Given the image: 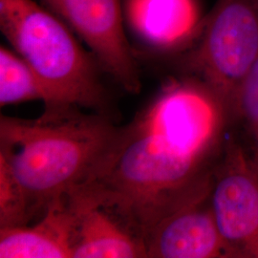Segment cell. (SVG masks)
I'll use <instances>...</instances> for the list:
<instances>
[{"mask_svg":"<svg viewBox=\"0 0 258 258\" xmlns=\"http://www.w3.org/2000/svg\"><path fill=\"white\" fill-rule=\"evenodd\" d=\"M227 109L195 77L173 80L118 128L83 184L102 194L142 233L212 184L210 168Z\"/></svg>","mask_w":258,"mask_h":258,"instance_id":"obj_1","label":"cell"},{"mask_svg":"<svg viewBox=\"0 0 258 258\" xmlns=\"http://www.w3.org/2000/svg\"><path fill=\"white\" fill-rule=\"evenodd\" d=\"M80 108L45 107L34 120L0 118V159L26 194L33 219L87 181L118 131L102 113Z\"/></svg>","mask_w":258,"mask_h":258,"instance_id":"obj_2","label":"cell"},{"mask_svg":"<svg viewBox=\"0 0 258 258\" xmlns=\"http://www.w3.org/2000/svg\"><path fill=\"white\" fill-rule=\"evenodd\" d=\"M0 29L46 88L45 107L103 109L106 92L101 65L52 11L34 0H0Z\"/></svg>","mask_w":258,"mask_h":258,"instance_id":"obj_3","label":"cell"},{"mask_svg":"<svg viewBox=\"0 0 258 258\" xmlns=\"http://www.w3.org/2000/svg\"><path fill=\"white\" fill-rule=\"evenodd\" d=\"M185 65L233 110L240 86L258 58V0H217Z\"/></svg>","mask_w":258,"mask_h":258,"instance_id":"obj_4","label":"cell"},{"mask_svg":"<svg viewBox=\"0 0 258 258\" xmlns=\"http://www.w3.org/2000/svg\"><path fill=\"white\" fill-rule=\"evenodd\" d=\"M90 48L102 69L130 93L141 83L124 30V0H40Z\"/></svg>","mask_w":258,"mask_h":258,"instance_id":"obj_5","label":"cell"},{"mask_svg":"<svg viewBox=\"0 0 258 258\" xmlns=\"http://www.w3.org/2000/svg\"><path fill=\"white\" fill-rule=\"evenodd\" d=\"M210 207L217 228L236 258H258V173L235 146L212 174Z\"/></svg>","mask_w":258,"mask_h":258,"instance_id":"obj_6","label":"cell"},{"mask_svg":"<svg viewBox=\"0 0 258 258\" xmlns=\"http://www.w3.org/2000/svg\"><path fill=\"white\" fill-rule=\"evenodd\" d=\"M69 196L75 215L72 258L147 257L142 233L102 194L83 184Z\"/></svg>","mask_w":258,"mask_h":258,"instance_id":"obj_7","label":"cell"},{"mask_svg":"<svg viewBox=\"0 0 258 258\" xmlns=\"http://www.w3.org/2000/svg\"><path fill=\"white\" fill-rule=\"evenodd\" d=\"M208 188L166 214L145 240L147 257L236 258L210 207Z\"/></svg>","mask_w":258,"mask_h":258,"instance_id":"obj_8","label":"cell"},{"mask_svg":"<svg viewBox=\"0 0 258 258\" xmlns=\"http://www.w3.org/2000/svg\"><path fill=\"white\" fill-rule=\"evenodd\" d=\"M123 13L133 36L162 54L189 49L205 19L197 0H124Z\"/></svg>","mask_w":258,"mask_h":258,"instance_id":"obj_9","label":"cell"},{"mask_svg":"<svg viewBox=\"0 0 258 258\" xmlns=\"http://www.w3.org/2000/svg\"><path fill=\"white\" fill-rule=\"evenodd\" d=\"M75 215L69 192L48 204L33 225L0 229V258H72Z\"/></svg>","mask_w":258,"mask_h":258,"instance_id":"obj_10","label":"cell"},{"mask_svg":"<svg viewBox=\"0 0 258 258\" xmlns=\"http://www.w3.org/2000/svg\"><path fill=\"white\" fill-rule=\"evenodd\" d=\"M41 101L47 105L46 88L31 66L13 49L0 48V105Z\"/></svg>","mask_w":258,"mask_h":258,"instance_id":"obj_11","label":"cell"},{"mask_svg":"<svg viewBox=\"0 0 258 258\" xmlns=\"http://www.w3.org/2000/svg\"><path fill=\"white\" fill-rule=\"evenodd\" d=\"M32 219L26 194L0 159V229L27 225Z\"/></svg>","mask_w":258,"mask_h":258,"instance_id":"obj_12","label":"cell"},{"mask_svg":"<svg viewBox=\"0 0 258 258\" xmlns=\"http://www.w3.org/2000/svg\"><path fill=\"white\" fill-rule=\"evenodd\" d=\"M234 110L239 113L252 136L258 151V58L237 92Z\"/></svg>","mask_w":258,"mask_h":258,"instance_id":"obj_13","label":"cell"},{"mask_svg":"<svg viewBox=\"0 0 258 258\" xmlns=\"http://www.w3.org/2000/svg\"><path fill=\"white\" fill-rule=\"evenodd\" d=\"M254 163V166H255V168H256V171H257L258 173V151L256 152V157H255V161L253 162Z\"/></svg>","mask_w":258,"mask_h":258,"instance_id":"obj_14","label":"cell"}]
</instances>
